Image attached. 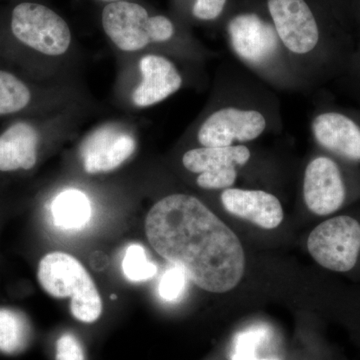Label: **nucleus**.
Masks as SVG:
<instances>
[{
  "instance_id": "dca6fc26",
  "label": "nucleus",
  "mask_w": 360,
  "mask_h": 360,
  "mask_svg": "<svg viewBox=\"0 0 360 360\" xmlns=\"http://www.w3.org/2000/svg\"><path fill=\"white\" fill-rule=\"evenodd\" d=\"M32 322L23 312L9 307H0V354L15 356L32 345Z\"/></svg>"
},
{
  "instance_id": "7ed1b4c3",
  "label": "nucleus",
  "mask_w": 360,
  "mask_h": 360,
  "mask_svg": "<svg viewBox=\"0 0 360 360\" xmlns=\"http://www.w3.org/2000/svg\"><path fill=\"white\" fill-rule=\"evenodd\" d=\"M6 32L20 49L58 56L65 54L71 44V32L66 21L49 7L23 1L11 8Z\"/></svg>"
},
{
  "instance_id": "5701e85b",
  "label": "nucleus",
  "mask_w": 360,
  "mask_h": 360,
  "mask_svg": "<svg viewBox=\"0 0 360 360\" xmlns=\"http://www.w3.org/2000/svg\"><path fill=\"white\" fill-rule=\"evenodd\" d=\"M227 0H195L193 7L194 18L203 21L217 20L224 13Z\"/></svg>"
},
{
  "instance_id": "9b49d317",
  "label": "nucleus",
  "mask_w": 360,
  "mask_h": 360,
  "mask_svg": "<svg viewBox=\"0 0 360 360\" xmlns=\"http://www.w3.org/2000/svg\"><path fill=\"white\" fill-rule=\"evenodd\" d=\"M103 27L106 35L122 51H137L151 44L150 16L134 2H110L104 7Z\"/></svg>"
},
{
  "instance_id": "f257e3e1",
  "label": "nucleus",
  "mask_w": 360,
  "mask_h": 360,
  "mask_svg": "<svg viewBox=\"0 0 360 360\" xmlns=\"http://www.w3.org/2000/svg\"><path fill=\"white\" fill-rule=\"evenodd\" d=\"M146 232L156 252L201 290L224 293L240 283L245 269L240 240L194 196L176 193L158 201L146 217Z\"/></svg>"
},
{
  "instance_id": "a211bd4d",
  "label": "nucleus",
  "mask_w": 360,
  "mask_h": 360,
  "mask_svg": "<svg viewBox=\"0 0 360 360\" xmlns=\"http://www.w3.org/2000/svg\"><path fill=\"white\" fill-rule=\"evenodd\" d=\"M32 101V87L11 71L0 68V117L23 112Z\"/></svg>"
},
{
  "instance_id": "393cba45",
  "label": "nucleus",
  "mask_w": 360,
  "mask_h": 360,
  "mask_svg": "<svg viewBox=\"0 0 360 360\" xmlns=\"http://www.w3.org/2000/svg\"><path fill=\"white\" fill-rule=\"evenodd\" d=\"M352 65L354 75H356L357 79L360 82V49L359 52L354 53V56H352Z\"/></svg>"
},
{
  "instance_id": "f8f14e48",
  "label": "nucleus",
  "mask_w": 360,
  "mask_h": 360,
  "mask_svg": "<svg viewBox=\"0 0 360 360\" xmlns=\"http://www.w3.org/2000/svg\"><path fill=\"white\" fill-rule=\"evenodd\" d=\"M136 141L131 134L110 124L86 137L80 148V158L87 174H103L120 167L134 155Z\"/></svg>"
},
{
  "instance_id": "6e6552de",
  "label": "nucleus",
  "mask_w": 360,
  "mask_h": 360,
  "mask_svg": "<svg viewBox=\"0 0 360 360\" xmlns=\"http://www.w3.org/2000/svg\"><path fill=\"white\" fill-rule=\"evenodd\" d=\"M251 151L245 144L225 148L191 149L182 163L188 172L198 174V186L203 189L231 188L238 179V168L250 160Z\"/></svg>"
},
{
  "instance_id": "0eeeda50",
  "label": "nucleus",
  "mask_w": 360,
  "mask_h": 360,
  "mask_svg": "<svg viewBox=\"0 0 360 360\" xmlns=\"http://www.w3.org/2000/svg\"><path fill=\"white\" fill-rule=\"evenodd\" d=\"M227 33L234 53L243 63L257 70L269 68L283 47L272 23L257 14L234 16L227 26Z\"/></svg>"
},
{
  "instance_id": "aec40b11",
  "label": "nucleus",
  "mask_w": 360,
  "mask_h": 360,
  "mask_svg": "<svg viewBox=\"0 0 360 360\" xmlns=\"http://www.w3.org/2000/svg\"><path fill=\"white\" fill-rule=\"evenodd\" d=\"M122 269L130 281L139 283L153 278L158 272V267L149 262L146 250L139 245H130L123 258Z\"/></svg>"
},
{
  "instance_id": "4468645a",
  "label": "nucleus",
  "mask_w": 360,
  "mask_h": 360,
  "mask_svg": "<svg viewBox=\"0 0 360 360\" xmlns=\"http://www.w3.org/2000/svg\"><path fill=\"white\" fill-rule=\"evenodd\" d=\"M227 212L264 229H274L283 220V208L274 194L252 189H224L220 195Z\"/></svg>"
},
{
  "instance_id": "ddd939ff",
  "label": "nucleus",
  "mask_w": 360,
  "mask_h": 360,
  "mask_svg": "<svg viewBox=\"0 0 360 360\" xmlns=\"http://www.w3.org/2000/svg\"><path fill=\"white\" fill-rule=\"evenodd\" d=\"M41 132L34 123L16 120L0 132V174L30 172L39 160Z\"/></svg>"
},
{
  "instance_id": "39448f33",
  "label": "nucleus",
  "mask_w": 360,
  "mask_h": 360,
  "mask_svg": "<svg viewBox=\"0 0 360 360\" xmlns=\"http://www.w3.org/2000/svg\"><path fill=\"white\" fill-rule=\"evenodd\" d=\"M267 9L278 39L288 53L297 58H311L321 51V26L307 0H267Z\"/></svg>"
},
{
  "instance_id": "412c9836",
  "label": "nucleus",
  "mask_w": 360,
  "mask_h": 360,
  "mask_svg": "<svg viewBox=\"0 0 360 360\" xmlns=\"http://www.w3.org/2000/svg\"><path fill=\"white\" fill-rule=\"evenodd\" d=\"M54 360H87L82 338L72 331L61 333L53 342Z\"/></svg>"
},
{
  "instance_id": "20e7f679",
  "label": "nucleus",
  "mask_w": 360,
  "mask_h": 360,
  "mask_svg": "<svg viewBox=\"0 0 360 360\" xmlns=\"http://www.w3.org/2000/svg\"><path fill=\"white\" fill-rule=\"evenodd\" d=\"M307 250L324 269L335 272L349 271L359 257V222L348 215L326 220L309 234Z\"/></svg>"
},
{
  "instance_id": "1a4fd4ad",
  "label": "nucleus",
  "mask_w": 360,
  "mask_h": 360,
  "mask_svg": "<svg viewBox=\"0 0 360 360\" xmlns=\"http://www.w3.org/2000/svg\"><path fill=\"white\" fill-rule=\"evenodd\" d=\"M347 188L338 161L319 155L309 161L303 179V198L315 215L326 217L340 210L347 200Z\"/></svg>"
},
{
  "instance_id": "9d476101",
  "label": "nucleus",
  "mask_w": 360,
  "mask_h": 360,
  "mask_svg": "<svg viewBox=\"0 0 360 360\" xmlns=\"http://www.w3.org/2000/svg\"><path fill=\"white\" fill-rule=\"evenodd\" d=\"M311 132L322 149L340 160L360 165V115L323 111L312 120Z\"/></svg>"
},
{
  "instance_id": "2eb2a0df",
  "label": "nucleus",
  "mask_w": 360,
  "mask_h": 360,
  "mask_svg": "<svg viewBox=\"0 0 360 360\" xmlns=\"http://www.w3.org/2000/svg\"><path fill=\"white\" fill-rule=\"evenodd\" d=\"M141 84L132 94L139 108H149L165 101L181 87L182 77L176 66L165 56H144L139 63Z\"/></svg>"
},
{
  "instance_id": "b1692460",
  "label": "nucleus",
  "mask_w": 360,
  "mask_h": 360,
  "mask_svg": "<svg viewBox=\"0 0 360 360\" xmlns=\"http://www.w3.org/2000/svg\"><path fill=\"white\" fill-rule=\"evenodd\" d=\"M174 34V25L169 18L163 15L150 16L151 44L165 42Z\"/></svg>"
},
{
  "instance_id": "f03ea898",
  "label": "nucleus",
  "mask_w": 360,
  "mask_h": 360,
  "mask_svg": "<svg viewBox=\"0 0 360 360\" xmlns=\"http://www.w3.org/2000/svg\"><path fill=\"white\" fill-rule=\"evenodd\" d=\"M37 279L54 298H70V312L77 321L96 323L103 314V300L94 279L77 258L56 251L39 262Z\"/></svg>"
},
{
  "instance_id": "423d86ee",
  "label": "nucleus",
  "mask_w": 360,
  "mask_h": 360,
  "mask_svg": "<svg viewBox=\"0 0 360 360\" xmlns=\"http://www.w3.org/2000/svg\"><path fill=\"white\" fill-rule=\"evenodd\" d=\"M269 127L266 116L257 108L225 105L201 123L198 141L205 148H225L255 141Z\"/></svg>"
},
{
  "instance_id": "a878e982",
  "label": "nucleus",
  "mask_w": 360,
  "mask_h": 360,
  "mask_svg": "<svg viewBox=\"0 0 360 360\" xmlns=\"http://www.w3.org/2000/svg\"><path fill=\"white\" fill-rule=\"evenodd\" d=\"M103 1L115 2V1H120V0H103Z\"/></svg>"
},
{
  "instance_id": "4be33fe9",
  "label": "nucleus",
  "mask_w": 360,
  "mask_h": 360,
  "mask_svg": "<svg viewBox=\"0 0 360 360\" xmlns=\"http://www.w3.org/2000/svg\"><path fill=\"white\" fill-rule=\"evenodd\" d=\"M186 271L179 266L168 269L160 283V295L163 300L174 302L184 292L186 286Z\"/></svg>"
},
{
  "instance_id": "6ab92c4d",
  "label": "nucleus",
  "mask_w": 360,
  "mask_h": 360,
  "mask_svg": "<svg viewBox=\"0 0 360 360\" xmlns=\"http://www.w3.org/2000/svg\"><path fill=\"white\" fill-rule=\"evenodd\" d=\"M269 329L264 326L240 331L232 340L229 360H281L260 356L259 349L269 341Z\"/></svg>"
},
{
  "instance_id": "f3484780",
  "label": "nucleus",
  "mask_w": 360,
  "mask_h": 360,
  "mask_svg": "<svg viewBox=\"0 0 360 360\" xmlns=\"http://www.w3.org/2000/svg\"><path fill=\"white\" fill-rule=\"evenodd\" d=\"M52 214L58 226L78 229L89 221L91 207L84 193L77 189H68L56 196L52 203Z\"/></svg>"
}]
</instances>
